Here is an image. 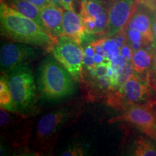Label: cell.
<instances>
[{
	"label": "cell",
	"instance_id": "6da1fadb",
	"mask_svg": "<svg viewBox=\"0 0 156 156\" xmlns=\"http://www.w3.org/2000/svg\"><path fill=\"white\" fill-rule=\"evenodd\" d=\"M1 34L14 42L51 48L54 39L35 21L12 9L4 2L0 6Z\"/></svg>",
	"mask_w": 156,
	"mask_h": 156
},
{
	"label": "cell",
	"instance_id": "7a4b0ae2",
	"mask_svg": "<svg viewBox=\"0 0 156 156\" xmlns=\"http://www.w3.org/2000/svg\"><path fill=\"white\" fill-rule=\"evenodd\" d=\"M75 80L55 58L47 57L39 66L37 87L44 100L56 101L73 95Z\"/></svg>",
	"mask_w": 156,
	"mask_h": 156
},
{
	"label": "cell",
	"instance_id": "3957f363",
	"mask_svg": "<svg viewBox=\"0 0 156 156\" xmlns=\"http://www.w3.org/2000/svg\"><path fill=\"white\" fill-rule=\"evenodd\" d=\"M6 75L17 112L25 115L32 112L36 106L37 89L28 64L17 67Z\"/></svg>",
	"mask_w": 156,
	"mask_h": 156
},
{
	"label": "cell",
	"instance_id": "277c9868",
	"mask_svg": "<svg viewBox=\"0 0 156 156\" xmlns=\"http://www.w3.org/2000/svg\"><path fill=\"white\" fill-rule=\"evenodd\" d=\"M50 49L54 57L75 80L80 81L83 79L84 51L80 44L62 35L54 40Z\"/></svg>",
	"mask_w": 156,
	"mask_h": 156
},
{
	"label": "cell",
	"instance_id": "5b68a950",
	"mask_svg": "<svg viewBox=\"0 0 156 156\" xmlns=\"http://www.w3.org/2000/svg\"><path fill=\"white\" fill-rule=\"evenodd\" d=\"M76 113L75 108L66 106L44 115L37 125L36 143L43 149L48 148L50 142L55 140V136L58 135L62 128L73 119Z\"/></svg>",
	"mask_w": 156,
	"mask_h": 156
},
{
	"label": "cell",
	"instance_id": "8992f818",
	"mask_svg": "<svg viewBox=\"0 0 156 156\" xmlns=\"http://www.w3.org/2000/svg\"><path fill=\"white\" fill-rule=\"evenodd\" d=\"M80 15L87 34H106L108 26L106 0H81Z\"/></svg>",
	"mask_w": 156,
	"mask_h": 156
},
{
	"label": "cell",
	"instance_id": "52a82bcc",
	"mask_svg": "<svg viewBox=\"0 0 156 156\" xmlns=\"http://www.w3.org/2000/svg\"><path fill=\"white\" fill-rule=\"evenodd\" d=\"M108 26L106 37L119 34L127 25L136 10V0H106Z\"/></svg>",
	"mask_w": 156,
	"mask_h": 156
},
{
	"label": "cell",
	"instance_id": "ba28073f",
	"mask_svg": "<svg viewBox=\"0 0 156 156\" xmlns=\"http://www.w3.org/2000/svg\"><path fill=\"white\" fill-rule=\"evenodd\" d=\"M38 55L36 49L23 43H5L0 50V66L2 74L7 75L15 68L27 64Z\"/></svg>",
	"mask_w": 156,
	"mask_h": 156
},
{
	"label": "cell",
	"instance_id": "9c48e42d",
	"mask_svg": "<svg viewBox=\"0 0 156 156\" xmlns=\"http://www.w3.org/2000/svg\"><path fill=\"white\" fill-rule=\"evenodd\" d=\"M112 121L113 122L119 121L128 122L151 136L156 127V112L151 104L132 105L122 115L114 118Z\"/></svg>",
	"mask_w": 156,
	"mask_h": 156
},
{
	"label": "cell",
	"instance_id": "30bf717a",
	"mask_svg": "<svg viewBox=\"0 0 156 156\" xmlns=\"http://www.w3.org/2000/svg\"><path fill=\"white\" fill-rule=\"evenodd\" d=\"M18 112H10L1 108L0 123L2 129L7 132L15 145H22L25 143L29 136V125L25 118H23L19 125H16L19 117Z\"/></svg>",
	"mask_w": 156,
	"mask_h": 156
},
{
	"label": "cell",
	"instance_id": "8fae6325",
	"mask_svg": "<svg viewBox=\"0 0 156 156\" xmlns=\"http://www.w3.org/2000/svg\"><path fill=\"white\" fill-rule=\"evenodd\" d=\"M148 87L138 77L134 75L123 83L119 90V95L122 102L132 106L142 104L147 100Z\"/></svg>",
	"mask_w": 156,
	"mask_h": 156
},
{
	"label": "cell",
	"instance_id": "7c38bea8",
	"mask_svg": "<svg viewBox=\"0 0 156 156\" xmlns=\"http://www.w3.org/2000/svg\"><path fill=\"white\" fill-rule=\"evenodd\" d=\"M63 15V8L54 5L41 9V15L46 30L54 40L64 35Z\"/></svg>",
	"mask_w": 156,
	"mask_h": 156
},
{
	"label": "cell",
	"instance_id": "4fadbf2b",
	"mask_svg": "<svg viewBox=\"0 0 156 156\" xmlns=\"http://www.w3.org/2000/svg\"><path fill=\"white\" fill-rule=\"evenodd\" d=\"M63 30L64 35L74 39L79 44L83 41L87 34L80 15L77 14L75 10H64Z\"/></svg>",
	"mask_w": 156,
	"mask_h": 156
},
{
	"label": "cell",
	"instance_id": "5bb4252c",
	"mask_svg": "<svg viewBox=\"0 0 156 156\" xmlns=\"http://www.w3.org/2000/svg\"><path fill=\"white\" fill-rule=\"evenodd\" d=\"M147 9V7L145 6L140 5V7L136 9L126 26L139 30L149 40L154 41L151 16L148 13Z\"/></svg>",
	"mask_w": 156,
	"mask_h": 156
},
{
	"label": "cell",
	"instance_id": "9a60e30c",
	"mask_svg": "<svg viewBox=\"0 0 156 156\" xmlns=\"http://www.w3.org/2000/svg\"><path fill=\"white\" fill-rule=\"evenodd\" d=\"M3 2L25 17L33 20L42 28L47 31L41 15V9L34 4L28 0H5Z\"/></svg>",
	"mask_w": 156,
	"mask_h": 156
},
{
	"label": "cell",
	"instance_id": "2e32d148",
	"mask_svg": "<svg viewBox=\"0 0 156 156\" xmlns=\"http://www.w3.org/2000/svg\"><path fill=\"white\" fill-rule=\"evenodd\" d=\"M154 53L144 48L133 52L132 58V65L134 72L137 75L149 73L153 65Z\"/></svg>",
	"mask_w": 156,
	"mask_h": 156
},
{
	"label": "cell",
	"instance_id": "e0dca14e",
	"mask_svg": "<svg viewBox=\"0 0 156 156\" xmlns=\"http://www.w3.org/2000/svg\"><path fill=\"white\" fill-rule=\"evenodd\" d=\"M0 105L1 108L6 110L17 112L9 87L7 77L5 74H2L0 79Z\"/></svg>",
	"mask_w": 156,
	"mask_h": 156
},
{
	"label": "cell",
	"instance_id": "ac0fdd59",
	"mask_svg": "<svg viewBox=\"0 0 156 156\" xmlns=\"http://www.w3.org/2000/svg\"><path fill=\"white\" fill-rule=\"evenodd\" d=\"M133 153L136 156H156V145L148 138L141 136L134 142Z\"/></svg>",
	"mask_w": 156,
	"mask_h": 156
},
{
	"label": "cell",
	"instance_id": "d6986e66",
	"mask_svg": "<svg viewBox=\"0 0 156 156\" xmlns=\"http://www.w3.org/2000/svg\"><path fill=\"white\" fill-rule=\"evenodd\" d=\"M100 42L102 45L103 50L106 52L107 57L112 62L121 54L120 48L117 46L115 38L108 37L106 39L100 41Z\"/></svg>",
	"mask_w": 156,
	"mask_h": 156
},
{
	"label": "cell",
	"instance_id": "ffe728a7",
	"mask_svg": "<svg viewBox=\"0 0 156 156\" xmlns=\"http://www.w3.org/2000/svg\"><path fill=\"white\" fill-rule=\"evenodd\" d=\"M86 153V147L85 145L76 144L73 145L69 147L67 150L62 153V155L63 156H82L84 155Z\"/></svg>",
	"mask_w": 156,
	"mask_h": 156
},
{
	"label": "cell",
	"instance_id": "44dd1931",
	"mask_svg": "<svg viewBox=\"0 0 156 156\" xmlns=\"http://www.w3.org/2000/svg\"><path fill=\"white\" fill-rule=\"evenodd\" d=\"M121 54L125 57L129 62H132V58L133 55V51L128 44H123V46L120 48Z\"/></svg>",
	"mask_w": 156,
	"mask_h": 156
},
{
	"label": "cell",
	"instance_id": "7402d4cb",
	"mask_svg": "<svg viewBox=\"0 0 156 156\" xmlns=\"http://www.w3.org/2000/svg\"><path fill=\"white\" fill-rule=\"evenodd\" d=\"M138 5H142L152 11H156V0H136Z\"/></svg>",
	"mask_w": 156,
	"mask_h": 156
},
{
	"label": "cell",
	"instance_id": "603a6c76",
	"mask_svg": "<svg viewBox=\"0 0 156 156\" xmlns=\"http://www.w3.org/2000/svg\"><path fill=\"white\" fill-rule=\"evenodd\" d=\"M149 74L151 75H152V77H153V78H151V79H153L154 85L156 86V47H155V52H154V55H153V65H152V67L151 68Z\"/></svg>",
	"mask_w": 156,
	"mask_h": 156
},
{
	"label": "cell",
	"instance_id": "cb8c5ba5",
	"mask_svg": "<svg viewBox=\"0 0 156 156\" xmlns=\"http://www.w3.org/2000/svg\"><path fill=\"white\" fill-rule=\"evenodd\" d=\"M28 1H29L32 4H34V5H36L40 9H43L44 7H46V6L51 5L48 0H28Z\"/></svg>",
	"mask_w": 156,
	"mask_h": 156
},
{
	"label": "cell",
	"instance_id": "d4e9b609",
	"mask_svg": "<svg viewBox=\"0 0 156 156\" xmlns=\"http://www.w3.org/2000/svg\"><path fill=\"white\" fill-rule=\"evenodd\" d=\"M75 0H62V5L64 9L67 10H75L74 8V4Z\"/></svg>",
	"mask_w": 156,
	"mask_h": 156
},
{
	"label": "cell",
	"instance_id": "484cf974",
	"mask_svg": "<svg viewBox=\"0 0 156 156\" xmlns=\"http://www.w3.org/2000/svg\"><path fill=\"white\" fill-rule=\"evenodd\" d=\"M84 55L89 56H93L95 54V50L94 46L93 44L88 45V46H85L83 49Z\"/></svg>",
	"mask_w": 156,
	"mask_h": 156
},
{
	"label": "cell",
	"instance_id": "4316f807",
	"mask_svg": "<svg viewBox=\"0 0 156 156\" xmlns=\"http://www.w3.org/2000/svg\"><path fill=\"white\" fill-rule=\"evenodd\" d=\"M151 21H152V30H153L154 41H155L156 44V15H152Z\"/></svg>",
	"mask_w": 156,
	"mask_h": 156
},
{
	"label": "cell",
	"instance_id": "83f0119b",
	"mask_svg": "<svg viewBox=\"0 0 156 156\" xmlns=\"http://www.w3.org/2000/svg\"><path fill=\"white\" fill-rule=\"evenodd\" d=\"M48 1L50 2V3L51 4V5H56L57 6V7L63 8V5H62V0H48Z\"/></svg>",
	"mask_w": 156,
	"mask_h": 156
},
{
	"label": "cell",
	"instance_id": "f1b7e54d",
	"mask_svg": "<svg viewBox=\"0 0 156 156\" xmlns=\"http://www.w3.org/2000/svg\"><path fill=\"white\" fill-rule=\"evenodd\" d=\"M151 136L152 138H153V139L156 141V127H155V129H154V131L153 132V133L151 134V136Z\"/></svg>",
	"mask_w": 156,
	"mask_h": 156
},
{
	"label": "cell",
	"instance_id": "f546056e",
	"mask_svg": "<svg viewBox=\"0 0 156 156\" xmlns=\"http://www.w3.org/2000/svg\"><path fill=\"white\" fill-rule=\"evenodd\" d=\"M151 106H153V108H154V110L156 112V102L155 103H153V104H151Z\"/></svg>",
	"mask_w": 156,
	"mask_h": 156
},
{
	"label": "cell",
	"instance_id": "4dcf8cb0",
	"mask_svg": "<svg viewBox=\"0 0 156 156\" xmlns=\"http://www.w3.org/2000/svg\"><path fill=\"white\" fill-rule=\"evenodd\" d=\"M3 1H5V0H2V2H3Z\"/></svg>",
	"mask_w": 156,
	"mask_h": 156
}]
</instances>
